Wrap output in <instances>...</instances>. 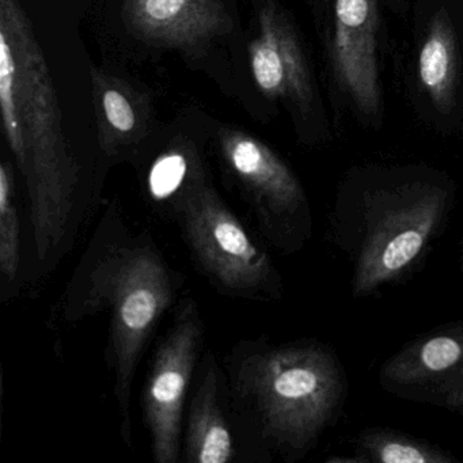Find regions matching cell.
Instances as JSON below:
<instances>
[{
    "label": "cell",
    "mask_w": 463,
    "mask_h": 463,
    "mask_svg": "<svg viewBox=\"0 0 463 463\" xmlns=\"http://www.w3.org/2000/svg\"><path fill=\"white\" fill-rule=\"evenodd\" d=\"M93 88L99 143L108 156H115L142 139L147 129V105L124 80L96 69Z\"/></svg>",
    "instance_id": "cell-13"
},
{
    "label": "cell",
    "mask_w": 463,
    "mask_h": 463,
    "mask_svg": "<svg viewBox=\"0 0 463 463\" xmlns=\"http://www.w3.org/2000/svg\"><path fill=\"white\" fill-rule=\"evenodd\" d=\"M175 213L194 256L219 288L242 297H281V278L269 256L211 186L203 184Z\"/></svg>",
    "instance_id": "cell-5"
},
{
    "label": "cell",
    "mask_w": 463,
    "mask_h": 463,
    "mask_svg": "<svg viewBox=\"0 0 463 463\" xmlns=\"http://www.w3.org/2000/svg\"><path fill=\"white\" fill-rule=\"evenodd\" d=\"M0 113L28 188L34 250L47 261L69 237L80 170L44 52L20 0H0Z\"/></svg>",
    "instance_id": "cell-2"
},
{
    "label": "cell",
    "mask_w": 463,
    "mask_h": 463,
    "mask_svg": "<svg viewBox=\"0 0 463 463\" xmlns=\"http://www.w3.org/2000/svg\"><path fill=\"white\" fill-rule=\"evenodd\" d=\"M376 0H335L332 63L341 90L359 112L381 110Z\"/></svg>",
    "instance_id": "cell-10"
},
{
    "label": "cell",
    "mask_w": 463,
    "mask_h": 463,
    "mask_svg": "<svg viewBox=\"0 0 463 463\" xmlns=\"http://www.w3.org/2000/svg\"><path fill=\"white\" fill-rule=\"evenodd\" d=\"M203 343L197 303L186 299L156 349L143 392V414L158 463H175L180 454L184 405Z\"/></svg>",
    "instance_id": "cell-7"
},
{
    "label": "cell",
    "mask_w": 463,
    "mask_h": 463,
    "mask_svg": "<svg viewBox=\"0 0 463 463\" xmlns=\"http://www.w3.org/2000/svg\"><path fill=\"white\" fill-rule=\"evenodd\" d=\"M354 463H460V458L427 439L383 425L363 428L354 443Z\"/></svg>",
    "instance_id": "cell-15"
},
{
    "label": "cell",
    "mask_w": 463,
    "mask_h": 463,
    "mask_svg": "<svg viewBox=\"0 0 463 463\" xmlns=\"http://www.w3.org/2000/svg\"><path fill=\"white\" fill-rule=\"evenodd\" d=\"M234 439L219 400L218 370L213 363H205L202 381L189 406L186 462L227 463L234 459Z\"/></svg>",
    "instance_id": "cell-12"
},
{
    "label": "cell",
    "mask_w": 463,
    "mask_h": 463,
    "mask_svg": "<svg viewBox=\"0 0 463 463\" xmlns=\"http://www.w3.org/2000/svg\"><path fill=\"white\" fill-rule=\"evenodd\" d=\"M422 89L439 112H449L457 96L458 59L454 28L446 13H436L419 55Z\"/></svg>",
    "instance_id": "cell-14"
},
{
    "label": "cell",
    "mask_w": 463,
    "mask_h": 463,
    "mask_svg": "<svg viewBox=\"0 0 463 463\" xmlns=\"http://www.w3.org/2000/svg\"><path fill=\"white\" fill-rule=\"evenodd\" d=\"M70 318L109 310V363L124 438H131L132 383L140 357L161 317L175 298L169 265L148 238L93 245L71 288Z\"/></svg>",
    "instance_id": "cell-4"
},
{
    "label": "cell",
    "mask_w": 463,
    "mask_h": 463,
    "mask_svg": "<svg viewBox=\"0 0 463 463\" xmlns=\"http://www.w3.org/2000/svg\"><path fill=\"white\" fill-rule=\"evenodd\" d=\"M251 74L262 94L288 102L300 115L313 110V80L299 37L275 0L259 10V33L249 47Z\"/></svg>",
    "instance_id": "cell-9"
},
{
    "label": "cell",
    "mask_w": 463,
    "mask_h": 463,
    "mask_svg": "<svg viewBox=\"0 0 463 463\" xmlns=\"http://www.w3.org/2000/svg\"><path fill=\"white\" fill-rule=\"evenodd\" d=\"M219 146L276 248L287 254L302 250L313 237V213L294 170L264 142L240 129H222Z\"/></svg>",
    "instance_id": "cell-6"
},
{
    "label": "cell",
    "mask_w": 463,
    "mask_h": 463,
    "mask_svg": "<svg viewBox=\"0 0 463 463\" xmlns=\"http://www.w3.org/2000/svg\"><path fill=\"white\" fill-rule=\"evenodd\" d=\"M457 203L454 181L428 167H371L341 181L329 213L330 242L364 299L408 283L443 237Z\"/></svg>",
    "instance_id": "cell-1"
},
{
    "label": "cell",
    "mask_w": 463,
    "mask_h": 463,
    "mask_svg": "<svg viewBox=\"0 0 463 463\" xmlns=\"http://www.w3.org/2000/svg\"><path fill=\"white\" fill-rule=\"evenodd\" d=\"M203 184V180L196 178L194 156L181 148L159 156L148 175V189L153 199L156 203H175V211Z\"/></svg>",
    "instance_id": "cell-16"
},
{
    "label": "cell",
    "mask_w": 463,
    "mask_h": 463,
    "mask_svg": "<svg viewBox=\"0 0 463 463\" xmlns=\"http://www.w3.org/2000/svg\"><path fill=\"white\" fill-rule=\"evenodd\" d=\"M14 169L0 165V270L6 280L17 278L21 260V219L15 204Z\"/></svg>",
    "instance_id": "cell-17"
},
{
    "label": "cell",
    "mask_w": 463,
    "mask_h": 463,
    "mask_svg": "<svg viewBox=\"0 0 463 463\" xmlns=\"http://www.w3.org/2000/svg\"><path fill=\"white\" fill-rule=\"evenodd\" d=\"M378 383L398 400L463 413V319L406 341L382 363Z\"/></svg>",
    "instance_id": "cell-8"
},
{
    "label": "cell",
    "mask_w": 463,
    "mask_h": 463,
    "mask_svg": "<svg viewBox=\"0 0 463 463\" xmlns=\"http://www.w3.org/2000/svg\"><path fill=\"white\" fill-rule=\"evenodd\" d=\"M124 18L140 39L192 48L229 31L222 0H126Z\"/></svg>",
    "instance_id": "cell-11"
},
{
    "label": "cell",
    "mask_w": 463,
    "mask_h": 463,
    "mask_svg": "<svg viewBox=\"0 0 463 463\" xmlns=\"http://www.w3.org/2000/svg\"><path fill=\"white\" fill-rule=\"evenodd\" d=\"M458 267H459L460 275L463 278V240L459 243V254H458Z\"/></svg>",
    "instance_id": "cell-18"
},
{
    "label": "cell",
    "mask_w": 463,
    "mask_h": 463,
    "mask_svg": "<svg viewBox=\"0 0 463 463\" xmlns=\"http://www.w3.org/2000/svg\"><path fill=\"white\" fill-rule=\"evenodd\" d=\"M235 392L269 449L287 462L310 454L335 427L349 397L345 365L329 343L303 338L264 345L238 367Z\"/></svg>",
    "instance_id": "cell-3"
}]
</instances>
